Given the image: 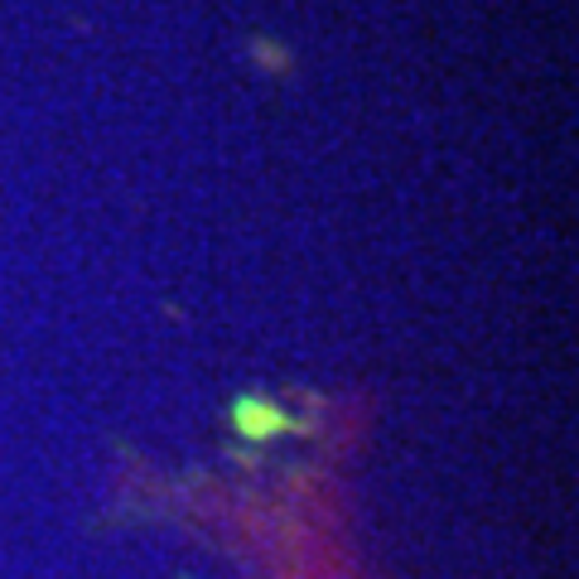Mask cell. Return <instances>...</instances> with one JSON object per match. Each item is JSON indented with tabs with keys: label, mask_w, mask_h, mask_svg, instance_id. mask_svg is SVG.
<instances>
[{
	"label": "cell",
	"mask_w": 579,
	"mask_h": 579,
	"mask_svg": "<svg viewBox=\"0 0 579 579\" xmlns=\"http://www.w3.org/2000/svg\"><path fill=\"white\" fill-rule=\"evenodd\" d=\"M236 425H242V434H252V440H266L275 430H290V415H275V406L266 401H242L236 406Z\"/></svg>",
	"instance_id": "cell-1"
}]
</instances>
